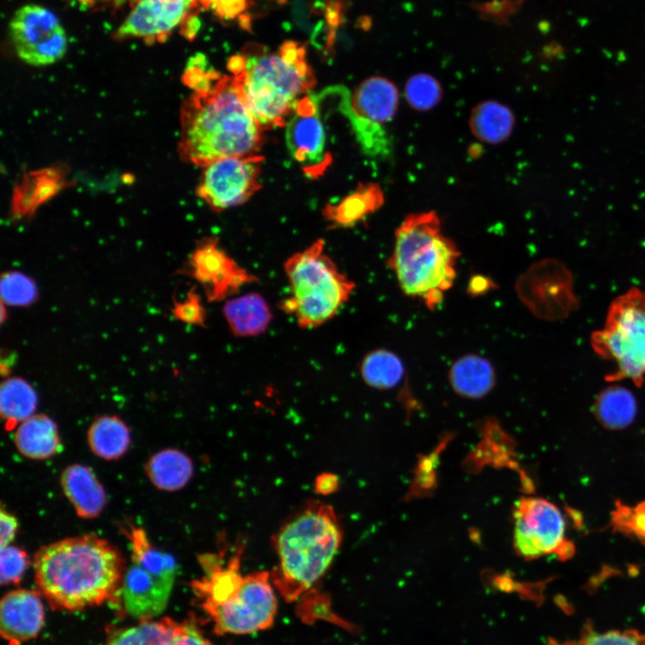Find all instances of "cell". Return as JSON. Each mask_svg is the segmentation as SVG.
Returning <instances> with one entry per match:
<instances>
[{"mask_svg":"<svg viewBox=\"0 0 645 645\" xmlns=\"http://www.w3.org/2000/svg\"><path fill=\"white\" fill-rule=\"evenodd\" d=\"M35 583L53 609L99 606L115 595L125 571L120 551L87 534L42 546L33 559Z\"/></svg>","mask_w":645,"mask_h":645,"instance_id":"6da1fadb","label":"cell"},{"mask_svg":"<svg viewBox=\"0 0 645 645\" xmlns=\"http://www.w3.org/2000/svg\"><path fill=\"white\" fill-rule=\"evenodd\" d=\"M180 128V157L202 168L221 159L257 154L263 142V128L233 75H221L210 90L193 92L181 106Z\"/></svg>","mask_w":645,"mask_h":645,"instance_id":"7a4b0ae2","label":"cell"},{"mask_svg":"<svg viewBox=\"0 0 645 645\" xmlns=\"http://www.w3.org/2000/svg\"><path fill=\"white\" fill-rule=\"evenodd\" d=\"M228 70L244 99L263 129L287 125L297 102L314 88L315 76L305 46L287 40L274 52L252 48L232 56Z\"/></svg>","mask_w":645,"mask_h":645,"instance_id":"3957f363","label":"cell"},{"mask_svg":"<svg viewBox=\"0 0 645 645\" xmlns=\"http://www.w3.org/2000/svg\"><path fill=\"white\" fill-rule=\"evenodd\" d=\"M459 256L438 214L428 211L408 214L396 228L388 264L405 295L434 309L453 285Z\"/></svg>","mask_w":645,"mask_h":645,"instance_id":"277c9868","label":"cell"},{"mask_svg":"<svg viewBox=\"0 0 645 645\" xmlns=\"http://www.w3.org/2000/svg\"><path fill=\"white\" fill-rule=\"evenodd\" d=\"M333 507L313 502L284 524L273 538L278 562L271 573L287 602L306 593L325 573L342 541Z\"/></svg>","mask_w":645,"mask_h":645,"instance_id":"5b68a950","label":"cell"},{"mask_svg":"<svg viewBox=\"0 0 645 645\" xmlns=\"http://www.w3.org/2000/svg\"><path fill=\"white\" fill-rule=\"evenodd\" d=\"M288 295L280 309L302 329H314L334 318L349 300L355 282L343 273L317 239L283 263Z\"/></svg>","mask_w":645,"mask_h":645,"instance_id":"8992f818","label":"cell"},{"mask_svg":"<svg viewBox=\"0 0 645 645\" xmlns=\"http://www.w3.org/2000/svg\"><path fill=\"white\" fill-rule=\"evenodd\" d=\"M122 530L131 549L120 586L122 601L130 615L148 620L165 609L177 565L170 555L151 544L142 528L128 523Z\"/></svg>","mask_w":645,"mask_h":645,"instance_id":"52a82bcc","label":"cell"},{"mask_svg":"<svg viewBox=\"0 0 645 645\" xmlns=\"http://www.w3.org/2000/svg\"><path fill=\"white\" fill-rule=\"evenodd\" d=\"M591 345L615 366L610 380L628 378L641 385L645 374V292L632 288L616 297L604 327L592 334Z\"/></svg>","mask_w":645,"mask_h":645,"instance_id":"ba28073f","label":"cell"},{"mask_svg":"<svg viewBox=\"0 0 645 645\" xmlns=\"http://www.w3.org/2000/svg\"><path fill=\"white\" fill-rule=\"evenodd\" d=\"M337 108L349 120L362 149L370 155L384 151L387 140L384 125L398 109L400 94L390 80L373 76L363 81L350 93L345 87H331Z\"/></svg>","mask_w":645,"mask_h":645,"instance_id":"9c48e42d","label":"cell"},{"mask_svg":"<svg viewBox=\"0 0 645 645\" xmlns=\"http://www.w3.org/2000/svg\"><path fill=\"white\" fill-rule=\"evenodd\" d=\"M277 598L267 572L245 574L221 603L203 609L218 634H246L271 627L277 613Z\"/></svg>","mask_w":645,"mask_h":645,"instance_id":"30bf717a","label":"cell"},{"mask_svg":"<svg viewBox=\"0 0 645 645\" xmlns=\"http://www.w3.org/2000/svg\"><path fill=\"white\" fill-rule=\"evenodd\" d=\"M513 545L524 559L556 554L567 558L572 546L565 538V521L560 510L540 497H523L513 508Z\"/></svg>","mask_w":645,"mask_h":645,"instance_id":"8fae6325","label":"cell"},{"mask_svg":"<svg viewBox=\"0 0 645 645\" xmlns=\"http://www.w3.org/2000/svg\"><path fill=\"white\" fill-rule=\"evenodd\" d=\"M9 34L19 58L30 65L55 64L67 51V35L60 20L40 4L18 8L10 20Z\"/></svg>","mask_w":645,"mask_h":645,"instance_id":"7c38bea8","label":"cell"},{"mask_svg":"<svg viewBox=\"0 0 645 645\" xmlns=\"http://www.w3.org/2000/svg\"><path fill=\"white\" fill-rule=\"evenodd\" d=\"M263 160L258 154L216 160L204 167L196 193L215 211L241 205L261 188Z\"/></svg>","mask_w":645,"mask_h":645,"instance_id":"4fadbf2b","label":"cell"},{"mask_svg":"<svg viewBox=\"0 0 645 645\" xmlns=\"http://www.w3.org/2000/svg\"><path fill=\"white\" fill-rule=\"evenodd\" d=\"M194 279L209 302H224L258 278L240 265L215 237L202 239L179 271Z\"/></svg>","mask_w":645,"mask_h":645,"instance_id":"5bb4252c","label":"cell"},{"mask_svg":"<svg viewBox=\"0 0 645 645\" xmlns=\"http://www.w3.org/2000/svg\"><path fill=\"white\" fill-rule=\"evenodd\" d=\"M286 126L290 155L307 176L320 177L330 166L331 157L326 149L325 129L315 95L307 94L297 102Z\"/></svg>","mask_w":645,"mask_h":645,"instance_id":"9a60e30c","label":"cell"},{"mask_svg":"<svg viewBox=\"0 0 645 645\" xmlns=\"http://www.w3.org/2000/svg\"><path fill=\"white\" fill-rule=\"evenodd\" d=\"M517 291L529 309L546 319L566 315L576 303L569 271L555 260L529 268L519 280Z\"/></svg>","mask_w":645,"mask_h":645,"instance_id":"2e32d148","label":"cell"},{"mask_svg":"<svg viewBox=\"0 0 645 645\" xmlns=\"http://www.w3.org/2000/svg\"><path fill=\"white\" fill-rule=\"evenodd\" d=\"M199 4L200 0H139L116 30L115 39L164 41Z\"/></svg>","mask_w":645,"mask_h":645,"instance_id":"e0dca14e","label":"cell"},{"mask_svg":"<svg viewBox=\"0 0 645 645\" xmlns=\"http://www.w3.org/2000/svg\"><path fill=\"white\" fill-rule=\"evenodd\" d=\"M1 635L9 645L35 638L44 625L45 612L39 593L16 589L6 593L0 605Z\"/></svg>","mask_w":645,"mask_h":645,"instance_id":"ac0fdd59","label":"cell"},{"mask_svg":"<svg viewBox=\"0 0 645 645\" xmlns=\"http://www.w3.org/2000/svg\"><path fill=\"white\" fill-rule=\"evenodd\" d=\"M222 314L229 331L236 338L263 334L273 318L268 301L258 292L235 295L228 298L224 301Z\"/></svg>","mask_w":645,"mask_h":645,"instance_id":"d6986e66","label":"cell"},{"mask_svg":"<svg viewBox=\"0 0 645 645\" xmlns=\"http://www.w3.org/2000/svg\"><path fill=\"white\" fill-rule=\"evenodd\" d=\"M62 490L77 515L97 518L107 504V494L94 472L87 466H67L60 477Z\"/></svg>","mask_w":645,"mask_h":645,"instance_id":"ffe728a7","label":"cell"},{"mask_svg":"<svg viewBox=\"0 0 645 645\" xmlns=\"http://www.w3.org/2000/svg\"><path fill=\"white\" fill-rule=\"evenodd\" d=\"M13 441L18 452L31 460H47L62 450L56 422L45 414H34L16 428Z\"/></svg>","mask_w":645,"mask_h":645,"instance_id":"44dd1931","label":"cell"},{"mask_svg":"<svg viewBox=\"0 0 645 645\" xmlns=\"http://www.w3.org/2000/svg\"><path fill=\"white\" fill-rule=\"evenodd\" d=\"M449 381L458 395L480 399L494 388L495 371L486 357L467 354L453 362L449 371Z\"/></svg>","mask_w":645,"mask_h":645,"instance_id":"7402d4cb","label":"cell"},{"mask_svg":"<svg viewBox=\"0 0 645 645\" xmlns=\"http://www.w3.org/2000/svg\"><path fill=\"white\" fill-rule=\"evenodd\" d=\"M151 484L158 489L175 492L182 489L194 474L191 458L176 449H164L152 454L144 467Z\"/></svg>","mask_w":645,"mask_h":645,"instance_id":"603a6c76","label":"cell"},{"mask_svg":"<svg viewBox=\"0 0 645 645\" xmlns=\"http://www.w3.org/2000/svg\"><path fill=\"white\" fill-rule=\"evenodd\" d=\"M384 202L383 192L379 185H362L336 205H328L324 217L339 227H352L375 212Z\"/></svg>","mask_w":645,"mask_h":645,"instance_id":"cb8c5ba5","label":"cell"},{"mask_svg":"<svg viewBox=\"0 0 645 645\" xmlns=\"http://www.w3.org/2000/svg\"><path fill=\"white\" fill-rule=\"evenodd\" d=\"M90 451L105 460L123 457L130 448L131 432L118 417L104 415L97 417L87 431Z\"/></svg>","mask_w":645,"mask_h":645,"instance_id":"d4e9b609","label":"cell"},{"mask_svg":"<svg viewBox=\"0 0 645 645\" xmlns=\"http://www.w3.org/2000/svg\"><path fill=\"white\" fill-rule=\"evenodd\" d=\"M515 118L511 109L494 100H485L472 108L469 119L473 135L488 144L504 142L511 135Z\"/></svg>","mask_w":645,"mask_h":645,"instance_id":"484cf974","label":"cell"},{"mask_svg":"<svg viewBox=\"0 0 645 645\" xmlns=\"http://www.w3.org/2000/svg\"><path fill=\"white\" fill-rule=\"evenodd\" d=\"M38 396L33 387L21 377H9L0 386V413L7 431L16 428L34 415Z\"/></svg>","mask_w":645,"mask_h":645,"instance_id":"4316f807","label":"cell"},{"mask_svg":"<svg viewBox=\"0 0 645 645\" xmlns=\"http://www.w3.org/2000/svg\"><path fill=\"white\" fill-rule=\"evenodd\" d=\"M594 411L597 419L605 427L623 429L633 421L637 404L629 390L615 385L606 388L598 394Z\"/></svg>","mask_w":645,"mask_h":645,"instance_id":"83f0119b","label":"cell"},{"mask_svg":"<svg viewBox=\"0 0 645 645\" xmlns=\"http://www.w3.org/2000/svg\"><path fill=\"white\" fill-rule=\"evenodd\" d=\"M359 372L368 386L389 390L401 382L405 370L401 359L395 353L387 349H375L361 360Z\"/></svg>","mask_w":645,"mask_h":645,"instance_id":"f1b7e54d","label":"cell"},{"mask_svg":"<svg viewBox=\"0 0 645 645\" xmlns=\"http://www.w3.org/2000/svg\"><path fill=\"white\" fill-rule=\"evenodd\" d=\"M176 624L169 618L142 620L137 626L114 634L108 645H172Z\"/></svg>","mask_w":645,"mask_h":645,"instance_id":"f546056e","label":"cell"},{"mask_svg":"<svg viewBox=\"0 0 645 645\" xmlns=\"http://www.w3.org/2000/svg\"><path fill=\"white\" fill-rule=\"evenodd\" d=\"M21 186L31 190L32 194L13 200V214L19 218L28 216L35 210L34 207L55 194L60 187V176L51 169L36 172L24 178Z\"/></svg>","mask_w":645,"mask_h":645,"instance_id":"4dcf8cb0","label":"cell"},{"mask_svg":"<svg viewBox=\"0 0 645 645\" xmlns=\"http://www.w3.org/2000/svg\"><path fill=\"white\" fill-rule=\"evenodd\" d=\"M1 301L11 306L26 307L38 298L35 281L28 275L16 271H5L1 276Z\"/></svg>","mask_w":645,"mask_h":645,"instance_id":"1f68e13d","label":"cell"},{"mask_svg":"<svg viewBox=\"0 0 645 645\" xmlns=\"http://www.w3.org/2000/svg\"><path fill=\"white\" fill-rule=\"evenodd\" d=\"M404 95L411 108L425 111L438 104L443 97V90L434 77L420 73L407 81Z\"/></svg>","mask_w":645,"mask_h":645,"instance_id":"d6a6232c","label":"cell"},{"mask_svg":"<svg viewBox=\"0 0 645 645\" xmlns=\"http://www.w3.org/2000/svg\"><path fill=\"white\" fill-rule=\"evenodd\" d=\"M564 645H645V635L633 630H587L579 640Z\"/></svg>","mask_w":645,"mask_h":645,"instance_id":"836d02e7","label":"cell"},{"mask_svg":"<svg viewBox=\"0 0 645 645\" xmlns=\"http://www.w3.org/2000/svg\"><path fill=\"white\" fill-rule=\"evenodd\" d=\"M171 313L177 321L199 327H205L207 312L196 288L193 286L183 300H174Z\"/></svg>","mask_w":645,"mask_h":645,"instance_id":"e575fe53","label":"cell"},{"mask_svg":"<svg viewBox=\"0 0 645 645\" xmlns=\"http://www.w3.org/2000/svg\"><path fill=\"white\" fill-rule=\"evenodd\" d=\"M29 565L26 552L15 546L1 547L0 580L3 585L18 583Z\"/></svg>","mask_w":645,"mask_h":645,"instance_id":"d590c367","label":"cell"},{"mask_svg":"<svg viewBox=\"0 0 645 645\" xmlns=\"http://www.w3.org/2000/svg\"><path fill=\"white\" fill-rule=\"evenodd\" d=\"M221 75L208 69L206 60L202 56L191 58L187 64L182 80L194 92L210 90Z\"/></svg>","mask_w":645,"mask_h":645,"instance_id":"8d00e7d4","label":"cell"},{"mask_svg":"<svg viewBox=\"0 0 645 645\" xmlns=\"http://www.w3.org/2000/svg\"><path fill=\"white\" fill-rule=\"evenodd\" d=\"M206 9H211L219 17L233 19L241 14L246 7V0H200Z\"/></svg>","mask_w":645,"mask_h":645,"instance_id":"74e56055","label":"cell"},{"mask_svg":"<svg viewBox=\"0 0 645 645\" xmlns=\"http://www.w3.org/2000/svg\"><path fill=\"white\" fill-rule=\"evenodd\" d=\"M172 645H212L191 623L176 624Z\"/></svg>","mask_w":645,"mask_h":645,"instance_id":"f35d334b","label":"cell"},{"mask_svg":"<svg viewBox=\"0 0 645 645\" xmlns=\"http://www.w3.org/2000/svg\"><path fill=\"white\" fill-rule=\"evenodd\" d=\"M18 530V520L3 506L0 512V546L4 547L13 541Z\"/></svg>","mask_w":645,"mask_h":645,"instance_id":"ab89813d","label":"cell"},{"mask_svg":"<svg viewBox=\"0 0 645 645\" xmlns=\"http://www.w3.org/2000/svg\"><path fill=\"white\" fill-rule=\"evenodd\" d=\"M626 511V514L629 517H627L623 512L617 513V516L626 518L625 521H620L619 524H624L639 538L645 539V503L640 504L633 512L630 510Z\"/></svg>","mask_w":645,"mask_h":645,"instance_id":"60d3db41","label":"cell"},{"mask_svg":"<svg viewBox=\"0 0 645 645\" xmlns=\"http://www.w3.org/2000/svg\"><path fill=\"white\" fill-rule=\"evenodd\" d=\"M338 486V477L332 473H322L316 477L314 481V490L319 494H331L337 490Z\"/></svg>","mask_w":645,"mask_h":645,"instance_id":"b9f144b4","label":"cell"},{"mask_svg":"<svg viewBox=\"0 0 645 645\" xmlns=\"http://www.w3.org/2000/svg\"><path fill=\"white\" fill-rule=\"evenodd\" d=\"M494 287V283L482 275L472 277L469 281L468 291L472 296L481 295Z\"/></svg>","mask_w":645,"mask_h":645,"instance_id":"7bdbcfd3","label":"cell"},{"mask_svg":"<svg viewBox=\"0 0 645 645\" xmlns=\"http://www.w3.org/2000/svg\"><path fill=\"white\" fill-rule=\"evenodd\" d=\"M114 3V5L116 7L126 4H135L139 0H112Z\"/></svg>","mask_w":645,"mask_h":645,"instance_id":"ee69618b","label":"cell"}]
</instances>
